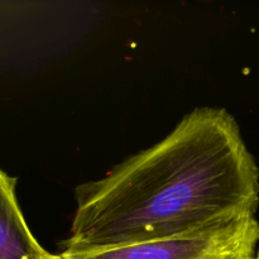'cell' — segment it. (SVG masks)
<instances>
[{
    "instance_id": "2",
    "label": "cell",
    "mask_w": 259,
    "mask_h": 259,
    "mask_svg": "<svg viewBox=\"0 0 259 259\" xmlns=\"http://www.w3.org/2000/svg\"><path fill=\"white\" fill-rule=\"evenodd\" d=\"M255 215L204 232L90 253H61L63 259H255Z\"/></svg>"
},
{
    "instance_id": "6",
    "label": "cell",
    "mask_w": 259,
    "mask_h": 259,
    "mask_svg": "<svg viewBox=\"0 0 259 259\" xmlns=\"http://www.w3.org/2000/svg\"><path fill=\"white\" fill-rule=\"evenodd\" d=\"M258 254H259V250H258Z\"/></svg>"
},
{
    "instance_id": "4",
    "label": "cell",
    "mask_w": 259,
    "mask_h": 259,
    "mask_svg": "<svg viewBox=\"0 0 259 259\" xmlns=\"http://www.w3.org/2000/svg\"><path fill=\"white\" fill-rule=\"evenodd\" d=\"M255 259H259V254L257 253V257H255Z\"/></svg>"
},
{
    "instance_id": "1",
    "label": "cell",
    "mask_w": 259,
    "mask_h": 259,
    "mask_svg": "<svg viewBox=\"0 0 259 259\" xmlns=\"http://www.w3.org/2000/svg\"><path fill=\"white\" fill-rule=\"evenodd\" d=\"M63 253L204 232L255 215L259 169L225 109L187 114L159 143L81 185Z\"/></svg>"
},
{
    "instance_id": "3",
    "label": "cell",
    "mask_w": 259,
    "mask_h": 259,
    "mask_svg": "<svg viewBox=\"0 0 259 259\" xmlns=\"http://www.w3.org/2000/svg\"><path fill=\"white\" fill-rule=\"evenodd\" d=\"M15 182L0 168V259H58L33 237L18 205Z\"/></svg>"
},
{
    "instance_id": "5",
    "label": "cell",
    "mask_w": 259,
    "mask_h": 259,
    "mask_svg": "<svg viewBox=\"0 0 259 259\" xmlns=\"http://www.w3.org/2000/svg\"><path fill=\"white\" fill-rule=\"evenodd\" d=\"M58 259H63V258H62V255H61V254H60V258H58Z\"/></svg>"
}]
</instances>
